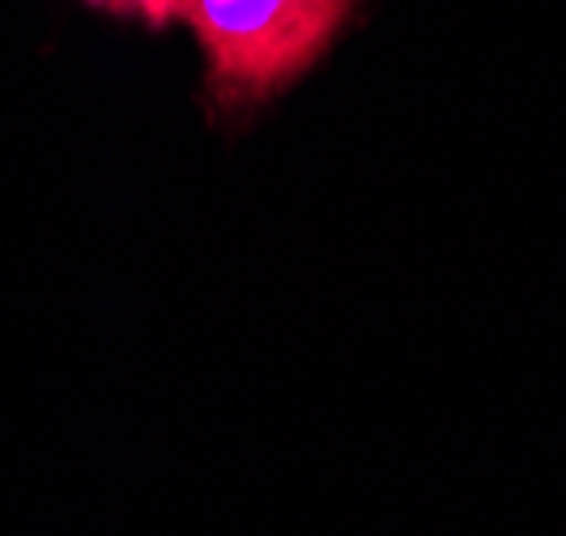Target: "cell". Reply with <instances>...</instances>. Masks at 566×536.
I'll list each match as a JSON object with an SVG mask.
<instances>
[{
  "label": "cell",
  "mask_w": 566,
  "mask_h": 536,
  "mask_svg": "<svg viewBox=\"0 0 566 536\" xmlns=\"http://www.w3.org/2000/svg\"><path fill=\"white\" fill-rule=\"evenodd\" d=\"M107 13H124V18H142L149 27H167L175 18H188L192 0H90Z\"/></svg>",
  "instance_id": "obj_2"
},
{
  "label": "cell",
  "mask_w": 566,
  "mask_h": 536,
  "mask_svg": "<svg viewBox=\"0 0 566 536\" xmlns=\"http://www.w3.org/2000/svg\"><path fill=\"white\" fill-rule=\"evenodd\" d=\"M354 0H192L205 94L218 115L252 112L312 73Z\"/></svg>",
  "instance_id": "obj_1"
}]
</instances>
